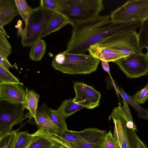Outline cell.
Returning a JSON list of instances; mask_svg holds the SVG:
<instances>
[{
	"mask_svg": "<svg viewBox=\"0 0 148 148\" xmlns=\"http://www.w3.org/2000/svg\"><path fill=\"white\" fill-rule=\"evenodd\" d=\"M141 25L139 21L114 23L110 15H99L72 26L71 36L65 51L70 53L85 54L91 45L114 34L136 30Z\"/></svg>",
	"mask_w": 148,
	"mask_h": 148,
	"instance_id": "obj_1",
	"label": "cell"
},
{
	"mask_svg": "<svg viewBox=\"0 0 148 148\" xmlns=\"http://www.w3.org/2000/svg\"><path fill=\"white\" fill-rule=\"evenodd\" d=\"M57 12L72 26L99 16L104 8L102 0H58Z\"/></svg>",
	"mask_w": 148,
	"mask_h": 148,
	"instance_id": "obj_2",
	"label": "cell"
},
{
	"mask_svg": "<svg viewBox=\"0 0 148 148\" xmlns=\"http://www.w3.org/2000/svg\"><path fill=\"white\" fill-rule=\"evenodd\" d=\"M100 61L90 54L70 53L64 51L55 56L52 65L55 69L63 73L87 74L97 70Z\"/></svg>",
	"mask_w": 148,
	"mask_h": 148,
	"instance_id": "obj_3",
	"label": "cell"
},
{
	"mask_svg": "<svg viewBox=\"0 0 148 148\" xmlns=\"http://www.w3.org/2000/svg\"><path fill=\"white\" fill-rule=\"evenodd\" d=\"M54 12L40 5L33 8L22 32L21 44L23 46H31L41 39Z\"/></svg>",
	"mask_w": 148,
	"mask_h": 148,
	"instance_id": "obj_4",
	"label": "cell"
},
{
	"mask_svg": "<svg viewBox=\"0 0 148 148\" xmlns=\"http://www.w3.org/2000/svg\"><path fill=\"white\" fill-rule=\"evenodd\" d=\"M122 106L120 103L114 108L110 118L113 121L114 124V137L119 143L121 148H134L135 135L134 130L128 128L127 121H133L128 104L123 100Z\"/></svg>",
	"mask_w": 148,
	"mask_h": 148,
	"instance_id": "obj_5",
	"label": "cell"
},
{
	"mask_svg": "<svg viewBox=\"0 0 148 148\" xmlns=\"http://www.w3.org/2000/svg\"><path fill=\"white\" fill-rule=\"evenodd\" d=\"M98 43L103 47L119 51L124 57L143 54L140 46L138 34L136 30L114 34Z\"/></svg>",
	"mask_w": 148,
	"mask_h": 148,
	"instance_id": "obj_6",
	"label": "cell"
},
{
	"mask_svg": "<svg viewBox=\"0 0 148 148\" xmlns=\"http://www.w3.org/2000/svg\"><path fill=\"white\" fill-rule=\"evenodd\" d=\"M110 16L114 23L143 22L148 18V0L128 1L113 11Z\"/></svg>",
	"mask_w": 148,
	"mask_h": 148,
	"instance_id": "obj_7",
	"label": "cell"
},
{
	"mask_svg": "<svg viewBox=\"0 0 148 148\" xmlns=\"http://www.w3.org/2000/svg\"><path fill=\"white\" fill-rule=\"evenodd\" d=\"M113 62L128 78L139 77L148 73V59L144 53L124 57Z\"/></svg>",
	"mask_w": 148,
	"mask_h": 148,
	"instance_id": "obj_8",
	"label": "cell"
},
{
	"mask_svg": "<svg viewBox=\"0 0 148 148\" xmlns=\"http://www.w3.org/2000/svg\"><path fill=\"white\" fill-rule=\"evenodd\" d=\"M8 107H1L0 136L12 130L13 127L21 123L26 119L24 114V103L12 104L8 102Z\"/></svg>",
	"mask_w": 148,
	"mask_h": 148,
	"instance_id": "obj_9",
	"label": "cell"
},
{
	"mask_svg": "<svg viewBox=\"0 0 148 148\" xmlns=\"http://www.w3.org/2000/svg\"><path fill=\"white\" fill-rule=\"evenodd\" d=\"M73 87L75 93L74 102L90 109L99 106L101 95L93 87L83 82H74Z\"/></svg>",
	"mask_w": 148,
	"mask_h": 148,
	"instance_id": "obj_10",
	"label": "cell"
},
{
	"mask_svg": "<svg viewBox=\"0 0 148 148\" xmlns=\"http://www.w3.org/2000/svg\"><path fill=\"white\" fill-rule=\"evenodd\" d=\"M26 94L22 83L0 84V101L12 104L24 103Z\"/></svg>",
	"mask_w": 148,
	"mask_h": 148,
	"instance_id": "obj_11",
	"label": "cell"
},
{
	"mask_svg": "<svg viewBox=\"0 0 148 148\" xmlns=\"http://www.w3.org/2000/svg\"><path fill=\"white\" fill-rule=\"evenodd\" d=\"M106 81L108 89H114L121 95L123 100L136 110L139 117L145 119H148V110L140 106L135 101L132 97L127 93L112 79L107 77Z\"/></svg>",
	"mask_w": 148,
	"mask_h": 148,
	"instance_id": "obj_12",
	"label": "cell"
},
{
	"mask_svg": "<svg viewBox=\"0 0 148 148\" xmlns=\"http://www.w3.org/2000/svg\"><path fill=\"white\" fill-rule=\"evenodd\" d=\"M90 54L100 60L114 61L124 56L119 51L103 47L98 43L91 45L88 50Z\"/></svg>",
	"mask_w": 148,
	"mask_h": 148,
	"instance_id": "obj_13",
	"label": "cell"
},
{
	"mask_svg": "<svg viewBox=\"0 0 148 148\" xmlns=\"http://www.w3.org/2000/svg\"><path fill=\"white\" fill-rule=\"evenodd\" d=\"M30 119V121L36 125L39 128L45 131L56 134L62 130L52 122L46 113L43 104L41 106H38L35 115Z\"/></svg>",
	"mask_w": 148,
	"mask_h": 148,
	"instance_id": "obj_14",
	"label": "cell"
},
{
	"mask_svg": "<svg viewBox=\"0 0 148 148\" xmlns=\"http://www.w3.org/2000/svg\"><path fill=\"white\" fill-rule=\"evenodd\" d=\"M82 140L80 148H97L102 138L107 132L96 128L86 129L81 131Z\"/></svg>",
	"mask_w": 148,
	"mask_h": 148,
	"instance_id": "obj_15",
	"label": "cell"
},
{
	"mask_svg": "<svg viewBox=\"0 0 148 148\" xmlns=\"http://www.w3.org/2000/svg\"><path fill=\"white\" fill-rule=\"evenodd\" d=\"M32 134V139L28 148H50L54 143L42 129L39 128Z\"/></svg>",
	"mask_w": 148,
	"mask_h": 148,
	"instance_id": "obj_16",
	"label": "cell"
},
{
	"mask_svg": "<svg viewBox=\"0 0 148 148\" xmlns=\"http://www.w3.org/2000/svg\"><path fill=\"white\" fill-rule=\"evenodd\" d=\"M69 24L67 19L60 14L55 12L47 27L42 34V38L59 30Z\"/></svg>",
	"mask_w": 148,
	"mask_h": 148,
	"instance_id": "obj_17",
	"label": "cell"
},
{
	"mask_svg": "<svg viewBox=\"0 0 148 148\" xmlns=\"http://www.w3.org/2000/svg\"><path fill=\"white\" fill-rule=\"evenodd\" d=\"M25 90L26 94L24 105L25 108L29 111L26 117V118H30L33 117L36 113L40 96L33 90H29L26 87Z\"/></svg>",
	"mask_w": 148,
	"mask_h": 148,
	"instance_id": "obj_18",
	"label": "cell"
},
{
	"mask_svg": "<svg viewBox=\"0 0 148 148\" xmlns=\"http://www.w3.org/2000/svg\"><path fill=\"white\" fill-rule=\"evenodd\" d=\"M19 15L15 0H0V18H14Z\"/></svg>",
	"mask_w": 148,
	"mask_h": 148,
	"instance_id": "obj_19",
	"label": "cell"
},
{
	"mask_svg": "<svg viewBox=\"0 0 148 148\" xmlns=\"http://www.w3.org/2000/svg\"><path fill=\"white\" fill-rule=\"evenodd\" d=\"M42 104L46 113L52 122L62 130H68L65 121L66 118L58 110H53L49 108L45 103Z\"/></svg>",
	"mask_w": 148,
	"mask_h": 148,
	"instance_id": "obj_20",
	"label": "cell"
},
{
	"mask_svg": "<svg viewBox=\"0 0 148 148\" xmlns=\"http://www.w3.org/2000/svg\"><path fill=\"white\" fill-rule=\"evenodd\" d=\"M46 46L45 40L41 38L33 44L29 53L30 59L35 61L41 60L45 53Z\"/></svg>",
	"mask_w": 148,
	"mask_h": 148,
	"instance_id": "obj_21",
	"label": "cell"
},
{
	"mask_svg": "<svg viewBox=\"0 0 148 148\" xmlns=\"http://www.w3.org/2000/svg\"><path fill=\"white\" fill-rule=\"evenodd\" d=\"M84 107L73 101V99L65 100L58 108L65 118Z\"/></svg>",
	"mask_w": 148,
	"mask_h": 148,
	"instance_id": "obj_22",
	"label": "cell"
},
{
	"mask_svg": "<svg viewBox=\"0 0 148 148\" xmlns=\"http://www.w3.org/2000/svg\"><path fill=\"white\" fill-rule=\"evenodd\" d=\"M18 130H12L0 137V148H13L18 133Z\"/></svg>",
	"mask_w": 148,
	"mask_h": 148,
	"instance_id": "obj_23",
	"label": "cell"
},
{
	"mask_svg": "<svg viewBox=\"0 0 148 148\" xmlns=\"http://www.w3.org/2000/svg\"><path fill=\"white\" fill-rule=\"evenodd\" d=\"M97 148H121V147L110 130L104 135Z\"/></svg>",
	"mask_w": 148,
	"mask_h": 148,
	"instance_id": "obj_24",
	"label": "cell"
},
{
	"mask_svg": "<svg viewBox=\"0 0 148 148\" xmlns=\"http://www.w3.org/2000/svg\"><path fill=\"white\" fill-rule=\"evenodd\" d=\"M32 137V134L27 131L18 132L13 148H28Z\"/></svg>",
	"mask_w": 148,
	"mask_h": 148,
	"instance_id": "obj_25",
	"label": "cell"
},
{
	"mask_svg": "<svg viewBox=\"0 0 148 148\" xmlns=\"http://www.w3.org/2000/svg\"><path fill=\"white\" fill-rule=\"evenodd\" d=\"M15 1L19 14L26 23L33 8L29 6L25 0H15Z\"/></svg>",
	"mask_w": 148,
	"mask_h": 148,
	"instance_id": "obj_26",
	"label": "cell"
},
{
	"mask_svg": "<svg viewBox=\"0 0 148 148\" xmlns=\"http://www.w3.org/2000/svg\"><path fill=\"white\" fill-rule=\"evenodd\" d=\"M19 80L8 70L0 66V84H21Z\"/></svg>",
	"mask_w": 148,
	"mask_h": 148,
	"instance_id": "obj_27",
	"label": "cell"
},
{
	"mask_svg": "<svg viewBox=\"0 0 148 148\" xmlns=\"http://www.w3.org/2000/svg\"><path fill=\"white\" fill-rule=\"evenodd\" d=\"M138 33L140 46L142 49L148 45V18L142 23Z\"/></svg>",
	"mask_w": 148,
	"mask_h": 148,
	"instance_id": "obj_28",
	"label": "cell"
},
{
	"mask_svg": "<svg viewBox=\"0 0 148 148\" xmlns=\"http://www.w3.org/2000/svg\"><path fill=\"white\" fill-rule=\"evenodd\" d=\"M6 37L0 33V56L7 58L11 53L12 47Z\"/></svg>",
	"mask_w": 148,
	"mask_h": 148,
	"instance_id": "obj_29",
	"label": "cell"
},
{
	"mask_svg": "<svg viewBox=\"0 0 148 148\" xmlns=\"http://www.w3.org/2000/svg\"><path fill=\"white\" fill-rule=\"evenodd\" d=\"M132 97L135 101L139 104L145 103L147 100H148V83Z\"/></svg>",
	"mask_w": 148,
	"mask_h": 148,
	"instance_id": "obj_30",
	"label": "cell"
},
{
	"mask_svg": "<svg viewBox=\"0 0 148 148\" xmlns=\"http://www.w3.org/2000/svg\"><path fill=\"white\" fill-rule=\"evenodd\" d=\"M40 2V5L44 9L54 12L58 9V0H41Z\"/></svg>",
	"mask_w": 148,
	"mask_h": 148,
	"instance_id": "obj_31",
	"label": "cell"
},
{
	"mask_svg": "<svg viewBox=\"0 0 148 148\" xmlns=\"http://www.w3.org/2000/svg\"><path fill=\"white\" fill-rule=\"evenodd\" d=\"M0 66L9 70L10 68H13L8 60V58H3L0 56Z\"/></svg>",
	"mask_w": 148,
	"mask_h": 148,
	"instance_id": "obj_32",
	"label": "cell"
},
{
	"mask_svg": "<svg viewBox=\"0 0 148 148\" xmlns=\"http://www.w3.org/2000/svg\"><path fill=\"white\" fill-rule=\"evenodd\" d=\"M134 148H147L145 144L140 140L136 134L135 136Z\"/></svg>",
	"mask_w": 148,
	"mask_h": 148,
	"instance_id": "obj_33",
	"label": "cell"
},
{
	"mask_svg": "<svg viewBox=\"0 0 148 148\" xmlns=\"http://www.w3.org/2000/svg\"><path fill=\"white\" fill-rule=\"evenodd\" d=\"M14 18L12 17H7L0 18V26L3 27V26L10 22Z\"/></svg>",
	"mask_w": 148,
	"mask_h": 148,
	"instance_id": "obj_34",
	"label": "cell"
},
{
	"mask_svg": "<svg viewBox=\"0 0 148 148\" xmlns=\"http://www.w3.org/2000/svg\"><path fill=\"white\" fill-rule=\"evenodd\" d=\"M101 62L102 66L103 69L105 71L108 73V74L110 75V78L111 79H112L110 75L109 65L108 62L104 60H101Z\"/></svg>",
	"mask_w": 148,
	"mask_h": 148,
	"instance_id": "obj_35",
	"label": "cell"
},
{
	"mask_svg": "<svg viewBox=\"0 0 148 148\" xmlns=\"http://www.w3.org/2000/svg\"><path fill=\"white\" fill-rule=\"evenodd\" d=\"M0 33L3 34L5 36H7V37H9V36L7 35L6 32L5 31L4 29L3 28V27H2L0 26Z\"/></svg>",
	"mask_w": 148,
	"mask_h": 148,
	"instance_id": "obj_36",
	"label": "cell"
},
{
	"mask_svg": "<svg viewBox=\"0 0 148 148\" xmlns=\"http://www.w3.org/2000/svg\"><path fill=\"white\" fill-rule=\"evenodd\" d=\"M60 145L59 144L54 142V144L50 148H60Z\"/></svg>",
	"mask_w": 148,
	"mask_h": 148,
	"instance_id": "obj_37",
	"label": "cell"
},
{
	"mask_svg": "<svg viewBox=\"0 0 148 148\" xmlns=\"http://www.w3.org/2000/svg\"><path fill=\"white\" fill-rule=\"evenodd\" d=\"M146 48L147 49V52L146 54H145L146 55V57L147 59H148V45L146 47Z\"/></svg>",
	"mask_w": 148,
	"mask_h": 148,
	"instance_id": "obj_38",
	"label": "cell"
},
{
	"mask_svg": "<svg viewBox=\"0 0 148 148\" xmlns=\"http://www.w3.org/2000/svg\"><path fill=\"white\" fill-rule=\"evenodd\" d=\"M60 148H67L60 145Z\"/></svg>",
	"mask_w": 148,
	"mask_h": 148,
	"instance_id": "obj_39",
	"label": "cell"
}]
</instances>
